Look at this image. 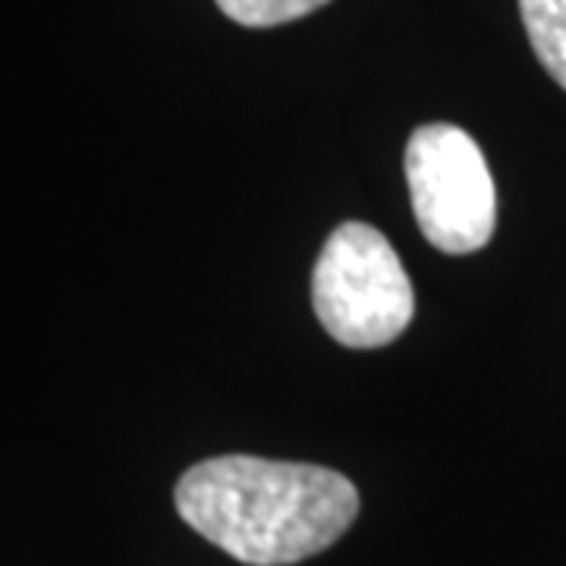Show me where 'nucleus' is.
Masks as SVG:
<instances>
[{
    "label": "nucleus",
    "instance_id": "f257e3e1",
    "mask_svg": "<svg viewBox=\"0 0 566 566\" xmlns=\"http://www.w3.org/2000/svg\"><path fill=\"white\" fill-rule=\"evenodd\" d=\"M177 513L223 554L249 566H290L334 545L359 516L344 472L262 457H214L186 469Z\"/></svg>",
    "mask_w": 566,
    "mask_h": 566
},
{
    "label": "nucleus",
    "instance_id": "f03ea898",
    "mask_svg": "<svg viewBox=\"0 0 566 566\" xmlns=\"http://www.w3.org/2000/svg\"><path fill=\"white\" fill-rule=\"evenodd\" d=\"M312 308L322 327L349 349H378L403 334L416 296L397 249L371 223H340L315 262Z\"/></svg>",
    "mask_w": 566,
    "mask_h": 566
},
{
    "label": "nucleus",
    "instance_id": "7ed1b4c3",
    "mask_svg": "<svg viewBox=\"0 0 566 566\" xmlns=\"http://www.w3.org/2000/svg\"><path fill=\"white\" fill-rule=\"evenodd\" d=\"M406 182L422 237L444 255L491 243L497 192L479 142L453 123H424L406 145Z\"/></svg>",
    "mask_w": 566,
    "mask_h": 566
},
{
    "label": "nucleus",
    "instance_id": "20e7f679",
    "mask_svg": "<svg viewBox=\"0 0 566 566\" xmlns=\"http://www.w3.org/2000/svg\"><path fill=\"white\" fill-rule=\"evenodd\" d=\"M520 17L538 63L566 92V0H520Z\"/></svg>",
    "mask_w": 566,
    "mask_h": 566
},
{
    "label": "nucleus",
    "instance_id": "39448f33",
    "mask_svg": "<svg viewBox=\"0 0 566 566\" xmlns=\"http://www.w3.org/2000/svg\"><path fill=\"white\" fill-rule=\"evenodd\" d=\"M324 3L331 0H218L223 17H230L245 29H271V25L303 20L308 13L322 10Z\"/></svg>",
    "mask_w": 566,
    "mask_h": 566
}]
</instances>
